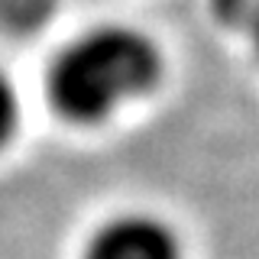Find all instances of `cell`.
<instances>
[{"mask_svg": "<svg viewBox=\"0 0 259 259\" xmlns=\"http://www.w3.org/2000/svg\"><path fill=\"white\" fill-rule=\"evenodd\" d=\"M88 259H182L178 240L159 217L123 214L97 230Z\"/></svg>", "mask_w": 259, "mask_h": 259, "instance_id": "cell-2", "label": "cell"}, {"mask_svg": "<svg viewBox=\"0 0 259 259\" xmlns=\"http://www.w3.org/2000/svg\"><path fill=\"white\" fill-rule=\"evenodd\" d=\"M246 29H249V36H253V42H256V49H259V13L253 16V20H249V26H246Z\"/></svg>", "mask_w": 259, "mask_h": 259, "instance_id": "cell-4", "label": "cell"}, {"mask_svg": "<svg viewBox=\"0 0 259 259\" xmlns=\"http://www.w3.org/2000/svg\"><path fill=\"white\" fill-rule=\"evenodd\" d=\"M13 126H16V94L7 75L0 71V146L10 140Z\"/></svg>", "mask_w": 259, "mask_h": 259, "instance_id": "cell-3", "label": "cell"}, {"mask_svg": "<svg viewBox=\"0 0 259 259\" xmlns=\"http://www.w3.org/2000/svg\"><path fill=\"white\" fill-rule=\"evenodd\" d=\"M159 81V52L143 32L101 26L75 39L49 71L52 104L75 123L110 117Z\"/></svg>", "mask_w": 259, "mask_h": 259, "instance_id": "cell-1", "label": "cell"}]
</instances>
